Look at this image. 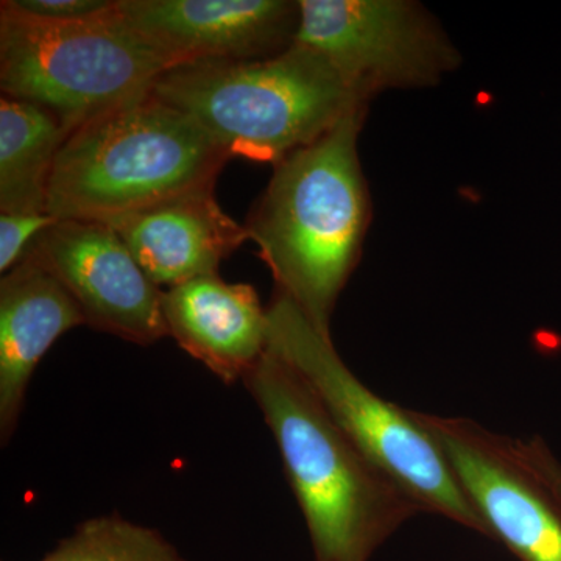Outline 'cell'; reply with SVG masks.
<instances>
[{
  "instance_id": "4fadbf2b",
  "label": "cell",
  "mask_w": 561,
  "mask_h": 561,
  "mask_svg": "<svg viewBox=\"0 0 561 561\" xmlns=\"http://www.w3.org/2000/svg\"><path fill=\"white\" fill-rule=\"evenodd\" d=\"M84 324L79 306L32 256L0 280V437L9 443L20 423L41 359L66 332Z\"/></svg>"
},
{
  "instance_id": "ba28073f",
  "label": "cell",
  "mask_w": 561,
  "mask_h": 561,
  "mask_svg": "<svg viewBox=\"0 0 561 561\" xmlns=\"http://www.w3.org/2000/svg\"><path fill=\"white\" fill-rule=\"evenodd\" d=\"M440 443L461 489L485 526L522 561H561V497L513 440L463 419L420 413Z\"/></svg>"
},
{
  "instance_id": "7c38bea8",
  "label": "cell",
  "mask_w": 561,
  "mask_h": 561,
  "mask_svg": "<svg viewBox=\"0 0 561 561\" xmlns=\"http://www.w3.org/2000/svg\"><path fill=\"white\" fill-rule=\"evenodd\" d=\"M161 306L169 337L221 382L243 381L267 353L268 311L250 284L198 276L162 290Z\"/></svg>"
},
{
  "instance_id": "5b68a950",
  "label": "cell",
  "mask_w": 561,
  "mask_h": 561,
  "mask_svg": "<svg viewBox=\"0 0 561 561\" xmlns=\"http://www.w3.org/2000/svg\"><path fill=\"white\" fill-rule=\"evenodd\" d=\"M171 70L116 0L79 21H46L0 3V90L49 110L72 133L153 91Z\"/></svg>"
},
{
  "instance_id": "7a4b0ae2",
  "label": "cell",
  "mask_w": 561,
  "mask_h": 561,
  "mask_svg": "<svg viewBox=\"0 0 561 561\" xmlns=\"http://www.w3.org/2000/svg\"><path fill=\"white\" fill-rule=\"evenodd\" d=\"M278 446L316 561H368L421 512L324 411L289 365L267 353L243 378Z\"/></svg>"
},
{
  "instance_id": "8fae6325",
  "label": "cell",
  "mask_w": 561,
  "mask_h": 561,
  "mask_svg": "<svg viewBox=\"0 0 561 561\" xmlns=\"http://www.w3.org/2000/svg\"><path fill=\"white\" fill-rule=\"evenodd\" d=\"M103 224L117 232L151 283L169 289L217 273L221 261L250 241L247 228L220 208L214 187Z\"/></svg>"
},
{
  "instance_id": "277c9868",
  "label": "cell",
  "mask_w": 561,
  "mask_h": 561,
  "mask_svg": "<svg viewBox=\"0 0 561 561\" xmlns=\"http://www.w3.org/2000/svg\"><path fill=\"white\" fill-rule=\"evenodd\" d=\"M230 160L197 122L150 92L69 133L46 210L58 220L108 221L216 187Z\"/></svg>"
},
{
  "instance_id": "2e32d148",
  "label": "cell",
  "mask_w": 561,
  "mask_h": 561,
  "mask_svg": "<svg viewBox=\"0 0 561 561\" xmlns=\"http://www.w3.org/2000/svg\"><path fill=\"white\" fill-rule=\"evenodd\" d=\"M57 217L49 213L0 214V272L9 273L24 260L33 241L51 225Z\"/></svg>"
},
{
  "instance_id": "9c48e42d",
  "label": "cell",
  "mask_w": 561,
  "mask_h": 561,
  "mask_svg": "<svg viewBox=\"0 0 561 561\" xmlns=\"http://www.w3.org/2000/svg\"><path fill=\"white\" fill-rule=\"evenodd\" d=\"M27 254L68 290L87 327L140 346L169 337L162 290L110 225L58 220Z\"/></svg>"
},
{
  "instance_id": "ac0fdd59",
  "label": "cell",
  "mask_w": 561,
  "mask_h": 561,
  "mask_svg": "<svg viewBox=\"0 0 561 561\" xmlns=\"http://www.w3.org/2000/svg\"><path fill=\"white\" fill-rule=\"evenodd\" d=\"M529 446V453L538 470L545 476L546 481L551 483L556 493L561 497V463L553 457V454L549 451L548 446L540 440V438H534V440L527 442Z\"/></svg>"
},
{
  "instance_id": "8992f818",
  "label": "cell",
  "mask_w": 561,
  "mask_h": 561,
  "mask_svg": "<svg viewBox=\"0 0 561 561\" xmlns=\"http://www.w3.org/2000/svg\"><path fill=\"white\" fill-rule=\"evenodd\" d=\"M268 311L267 350L286 362L332 420L421 512L445 516L486 535L461 489L440 443L419 412L383 400L346 367L331 335L323 334L286 295L276 294Z\"/></svg>"
},
{
  "instance_id": "30bf717a",
  "label": "cell",
  "mask_w": 561,
  "mask_h": 561,
  "mask_svg": "<svg viewBox=\"0 0 561 561\" xmlns=\"http://www.w3.org/2000/svg\"><path fill=\"white\" fill-rule=\"evenodd\" d=\"M121 16L171 69L261 60L294 44L300 22L289 0H116Z\"/></svg>"
},
{
  "instance_id": "e0dca14e",
  "label": "cell",
  "mask_w": 561,
  "mask_h": 561,
  "mask_svg": "<svg viewBox=\"0 0 561 561\" xmlns=\"http://www.w3.org/2000/svg\"><path fill=\"white\" fill-rule=\"evenodd\" d=\"M113 0H7L28 16L46 21H79L108 9Z\"/></svg>"
},
{
  "instance_id": "6da1fadb",
  "label": "cell",
  "mask_w": 561,
  "mask_h": 561,
  "mask_svg": "<svg viewBox=\"0 0 561 561\" xmlns=\"http://www.w3.org/2000/svg\"><path fill=\"white\" fill-rule=\"evenodd\" d=\"M367 108L351 111L316 142L275 164L245 225L278 294L327 335L370 220L357 151Z\"/></svg>"
},
{
  "instance_id": "5bb4252c",
  "label": "cell",
  "mask_w": 561,
  "mask_h": 561,
  "mask_svg": "<svg viewBox=\"0 0 561 561\" xmlns=\"http://www.w3.org/2000/svg\"><path fill=\"white\" fill-rule=\"evenodd\" d=\"M69 131L36 103L0 98V210L47 213L55 161Z\"/></svg>"
},
{
  "instance_id": "3957f363",
  "label": "cell",
  "mask_w": 561,
  "mask_h": 561,
  "mask_svg": "<svg viewBox=\"0 0 561 561\" xmlns=\"http://www.w3.org/2000/svg\"><path fill=\"white\" fill-rule=\"evenodd\" d=\"M151 94L197 122L231 158L273 165L370 102L297 43L261 60L173 68Z\"/></svg>"
},
{
  "instance_id": "9a60e30c",
  "label": "cell",
  "mask_w": 561,
  "mask_h": 561,
  "mask_svg": "<svg viewBox=\"0 0 561 561\" xmlns=\"http://www.w3.org/2000/svg\"><path fill=\"white\" fill-rule=\"evenodd\" d=\"M41 561H184L160 531L121 516L88 519Z\"/></svg>"
},
{
  "instance_id": "52a82bcc",
  "label": "cell",
  "mask_w": 561,
  "mask_h": 561,
  "mask_svg": "<svg viewBox=\"0 0 561 561\" xmlns=\"http://www.w3.org/2000/svg\"><path fill=\"white\" fill-rule=\"evenodd\" d=\"M294 43L316 50L362 98L431 87L460 55L419 3L405 0H300Z\"/></svg>"
}]
</instances>
